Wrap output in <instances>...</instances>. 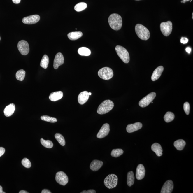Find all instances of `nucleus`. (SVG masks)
<instances>
[{
    "mask_svg": "<svg viewBox=\"0 0 193 193\" xmlns=\"http://www.w3.org/2000/svg\"><path fill=\"white\" fill-rule=\"evenodd\" d=\"M108 23L112 29L115 31H118L121 29L122 26V18L117 14H112L109 17Z\"/></svg>",
    "mask_w": 193,
    "mask_h": 193,
    "instance_id": "obj_1",
    "label": "nucleus"
},
{
    "mask_svg": "<svg viewBox=\"0 0 193 193\" xmlns=\"http://www.w3.org/2000/svg\"><path fill=\"white\" fill-rule=\"evenodd\" d=\"M135 30L138 37L141 40L146 41L149 39L150 36V31L143 25L138 24L135 26Z\"/></svg>",
    "mask_w": 193,
    "mask_h": 193,
    "instance_id": "obj_2",
    "label": "nucleus"
},
{
    "mask_svg": "<svg viewBox=\"0 0 193 193\" xmlns=\"http://www.w3.org/2000/svg\"><path fill=\"white\" fill-rule=\"evenodd\" d=\"M114 104L110 100H106L103 102L98 107L97 112L99 115H103L108 113L113 108Z\"/></svg>",
    "mask_w": 193,
    "mask_h": 193,
    "instance_id": "obj_3",
    "label": "nucleus"
},
{
    "mask_svg": "<svg viewBox=\"0 0 193 193\" xmlns=\"http://www.w3.org/2000/svg\"><path fill=\"white\" fill-rule=\"evenodd\" d=\"M115 50L117 54L123 62L125 63L129 62L130 57L129 52L126 48L121 46L118 45L115 47Z\"/></svg>",
    "mask_w": 193,
    "mask_h": 193,
    "instance_id": "obj_4",
    "label": "nucleus"
},
{
    "mask_svg": "<svg viewBox=\"0 0 193 193\" xmlns=\"http://www.w3.org/2000/svg\"><path fill=\"white\" fill-rule=\"evenodd\" d=\"M117 176L115 174L109 175L104 180V184L109 189H112L116 187L118 183Z\"/></svg>",
    "mask_w": 193,
    "mask_h": 193,
    "instance_id": "obj_5",
    "label": "nucleus"
},
{
    "mask_svg": "<svg viewBox=\"0 0 193 193\" xmlns=\"http://www.w3.org/2000/svg\"><path fill=\"white\" fill-rule=\"evenodd\" d=\"M98 75L104 80H109L113 76V72L110 68L105 67L99 69L98 73Z\"/></svg>",
    "mask_w": 193,
    "mask_h": 193,
    "instance_id": "obj_6",
    "label": "nucleus"
},
{
    "mask_svg": "<svg viewBox=\"0 0 193 193\" xmlns=\"http://www.w3.org/2000/svg\"><path fill=\"white\" fill-rule=\"evenodd\" d=\"M160 28L163 34L168 37L172 32V23L171 22L168 21L161 23L160 25Z\"/></svg>",
    "mask_w": 193,
    "mask_h": 193,
    "instance_id": "obj_7",
    "label": "nucleus"
},
{
    "mask_svg": "<svg viewBox=\"0 0 193 193\" xmlns=\"http://www.w3.org/2000/svg\"><path fill=\"white\" fill-rule=\"evenodd\" d=\"M156 95V93L154 92L149 93L140 101L139 103V106L142 108L147 107L152 102Z\"/></svg>",
    "mask_w": 193,
    "mask_h": 193,
    "instance_id": "obj_8",
    "label": "nucleus"
},
{
    "mask_svg": "<svg viewBox=\"0 0 193 193\" xmlns=\"http://www.w3.org/2000/svg\"><path fill=\"white\" fill-rule=\"evenodd\" d=\"M19 51L22 55H27L29 52V44L27 42L24 40H22L19 42L18 45Z\"/></svg>",
    "mask_w": 193,
    "mask_h": 193,
    "instance_id": "obj_9",
    "label": "nucleus"
},
{
    "mask_svg": "<svg viewBox=\"0 0 193 193\" xmlns=\"http://www.w3.org/2000/svg\"><path fill=\"white\" fill-rule=\"evenodd\" d=\"M56 180L57 183L60 185L65 186L69 182V178L64 172L59 171L57 172L56 174Z\"/></svg>",
    "mask_w": 193,
    "mask_h": 193,
    "instance_id": "obj_10",
    "label": "nucleus"
},
{
    "mask_svg": "<svg viewBox=\"0 0 193 193\" xmlns=\"http://www.w3.org/2000/svg\"><path fill=\"white\" fill-rule=\"evenodd\" d=\"M40 17L39 15H34L24 17L23 19V22L25 24H33L39 21Z\"/></svg>",
    "mask_w": 193,
    "mask_h": 193,
    "instance_id": "obj_11",
    "label": "nucleus"
},
{
    "mask_svg": "<svg viewBox=\"0 0 193 193\" xmlns=\"http://www.w3.org/2000/svg\"><path fill=\"white\" fill-rule=\"evenodd\" d=\"M110 125L108 123H105L101 128L100 130L97 134V137L99 138H102L108 135L110 132Z\"/></svg>",
    "mask_w": 193,
    "mask_h": 193,
    "instance_id": "obj_12",
    "label": "nucleus"
},
{
    "mask_svg": "<svg viewBox=\"0 0 193 193\" xmlns=\"http://www.w3.org/2000/svg\"><path fill=\"white\" fill-rule=\"evenodd\" d=\"M64 58L61 53H57L55 56L53 63V67L55 69H58L60 66L64 63Z\"/></svg>",
    "mask_w": 193,
    "mask_h": 193,
    "instance_id": "obj_13",
    "label": "nucleus"
},
{
    "mask_svg": "<svg viewBox=\"0 0 193 193\" xmlns=\"http://www.w3.org/2000/svg\"><path fill=\"white\" fill-rule=\"evenodd\" d=\"M173 182L169 180L164 183L161 190V193H171L173 189Z\"/></svg>",
    "mask_w": 193,
    "mask_h": 193,
    "instance_id": "obj_14",
    "label": "nucleus"
},
{
    "mask_svg": "<svg viewBox=\"0 0 193 193\" xmlns=\"http://www.w3.org/2000/svg\"><path fill=\"white\" fill-rule=\"evenodd\" d=\"M145 170L143 164H139L137 166L136 171V178L138 180H141L144 178L145 175Z\"/></svg>",
    "mask_w": 193,
    "mask_h": 193,
    "instance_id": "obj_15",
    "label": "nucleus"
},
{
    "mask_svg": "<svg viewBox=\"0 0 193 193\" xmlns=\"http://www.w3.org/2000/svg\"><path fill=\"white\" fill-rule=\"evenodd\" d=\"M142 127V124L141 123L136 122L134 124L128 125L127 126L126 130L127 132L131 133L139 130L141 129Z\"/></svg>",
    "mask_w": 193,
    "mask_h": 193,
    "instance_id": "obj_16",
    "label": "nucleus"
},
{
    "mask_svg": "<svg viewBox=\"0 0 193 193\" xmlns=\"http://www.w3.org/2000/svg\"><path fill=\"white\" fill-rule=\"evenodd\" d=\"M164 70V68L162 66H159L157 68L153 71L151 76V80L153 81H156L160 77Z\"/></svg>",
    "mask_w": 193,
    "mask_h": 193,
    "instance_id": "obj_17",
    "label": "nucleus"
},
{
    "mask_svg": "<svg viewBox=\"0 0 193 193\" xmlns=\"http://www.w3.org/2000/svg\"><path fill=\"white\" fill-rule=\"evenodd\" d=\"M89 92L84 91L80 93L78 97V100L80 104H84L88 100L89 97Z\"/></svg>",
    "mask_w": 193,
    "mask_h": 193,
    "instance_id": "obj_18",
    "label": "nucleus"
},
{
    "mask_svg": "<svg viewBox=\"0 0 193 193\" xmlns=\"http://www.w3.org/2000/svg\"><path fill=\"white\" fill-rule=\"evenodd\" d=\"M103 164V162L98 160H94L90 165V168L93 171H96L101 168Z\"/></svg>",
    "mask_w": 193,
    "mask_h": 193,
    "instance_id": "obj_19",
    "label": "nucleus"
},
{
    "mask_svg": "<svg viewBox=\"0 0 193 193\" xmlns=\"http://www.w3.org/2000/svg\"><path fill=\"white\" fill-rule=\"evenodd\" d=\"M15 104L13 103L10 104L7 106L4 110L5 116L7 117L11 116L15 111Z\"/></svg>",
    "mask_w": 193,
    "mask_h": 193,
    "instance_id": "obj_20",
    "label": "nucleus"
},
{
    "mask_svg": "<svg viewBox=\"0 0 193 193\" xmlns=\"http://www.w3.org/2000/svg\"><path fill=\"white\" fill-rule=\"evenodd\" d=\"M63 96V93L62 92L59 91L55 92L50 93L49 96V99L50 101L55 102L60 100Z\"/></svg>",
    "mask_w": 193,
    "mask_h": 193,
    "instance_id": "obj_21",
    "label": "nucleus"
},
{
    "mask_svg": "<svg viewBox=\"0 0 193 193\" xmlns=\"http://www.w3.org/2000/svg\"><path fill=\"white\" fill-rule=\"evenodd\" d=\"M151 150L156 153L157 156L160 157L162 156L163 150L160 145L157 143H153L151 146Z\"/></svg>",
    "mask_w": 193,
    "mask_h": 193,
    "instance_id": "obj_22",
    "label": "nucleus"
},
{
    "mask_svg": "<svg viewBox=\"0 0 193 193\" xmlns=\"http://www.w3.org/2000/svg\"><path fill=\"white\" fill-rule=\"evenodd\" d=\"M83 36V34L81 31H74L69 33L68 34V37L71 40H77Z\"/></svg>",
    "mask_w": 193,
    "mask_h": 193,
    "instance_id": "obj_23",
    "label": "nucleus"
},
{
    "mask_svg": "<svg viewBox=\"0 0 193 193\" xmlns=\"http://www.w3.org/2000/svg\"><path fill=\"white\" fill-rule=\"evenodd\" d=\"M186 144L185 141L183 140H181V139L176 141L174 143V145L175 148L179 151H181V150H183V149L185 146Z\"/></svg>",
    "mask_w": 193,
    "mask_h": 193,
    "instance_id": "obj_24",
    "label": "nucleus"
},
{
    "mask_svg": "<svg viewBox=\"0 0 193 193\" xmlns=\"http://www.w3.org/2000/svg\"><path fill=\"white\" fill-rule=\"evenodd\" d=\"M79 54L82 56H89L91 54L90 49L85 47H80L78 50Z\"/></svg>",
    "mask_w": 193,
    "mask_h": 193,
    "instance_id": "obj_25",
    "label": "nucleus"
},
{
    "mask_svg": "<svg viewBox=\"0 0 193 193\" xmlns=\"http://www.w3.org/2000/svg\"><path fill=\"white\" fill-rule=\"evenodd\" d=\"M134 176L133 172H128L127 175V184L128 186L131 187L134 184Z\"/></svg>",
    "mask_w": 193,
    "mask_h": 193,
    "instance_id": "obj_26",
    "label": "nucleus"
},
{
    "mask_svg": "<svg viewBox=\"0 0 193 193\" xmlns=\"http://www.w3.org/2000/svg\"><path fill=\"white\" fill-rule=\"evenodd\" d=\"M49 63V57L47 55H44L40 63L41 67L45 69H46L48 67Z\"/></svg>",
    "mask_w": 193,
    "mask_h": 193,
    "instance_id": "obj_27",
    "label": "nucleus"
},
{
    "mask_svg": "<svg viewBox=\"0 0 193 193\" xmlns=\"http://www.w3.org/2000/svg\"><path fill=\"white\" fill-rule=\"evenodd\" d=\"M175 115L173 113L171 112H168L164 115V119L166 122L169 123L174 119Z\"/></svg>",
    "mask_w": 193,
    "mask_h": 193,
    "instance_id": "obj_28",
    "label": "nucleus"
},
{
    "mask_svg": "<svg viewBox=\"0 0 193 193\" xmlns=\"http://www.w3.org/2000/svg\"><path fill=\"white\" fill-rule=\"evenodd\" d=\"M25 75H26L25 71L23 69H20L17 71L16 73V78L19 81H22L24 80Z\"/></svg>",
    "mask_w": 193,
    "mask_h": 193,
    "instance_id": "obj_29",
    "label": "nucleus"
},
{
    "mask_svg": "<svg viewBox=\"0 0 193 193\" xmlns=\"http://www.w3.org/2000/svg\"><path fill=\"white\" fill-rule=\"evenodd\" d=\"M87 7V4L85 3L80 2L77 4L74 7V10L77 12H81L86 9Z\"/></svg>",
    "mask_w": 193,
    "mask_h": 193,
    "instance_id": "obj_30",
    "label": "nucleus"
},
{
    "mask_svg": "<svg viewBox=\"0 0 193 193\" xmlns=\"http://www.w3.org/2000/svg\"><path fill=\"white\" fill-rule=\"evenodd\" d=\"M55 138L61 145L64 146L65 145V140L64 137L62 134L59 133H57L55 134Z\"/></svg>",
    "mask_w": 193,
    "mask_h": 193,
    "instance_id": "obj_31",
    "label": "nucleus"
},
{
    "mask_svg": "<svg viewBox=\"0 0 193 193\" xmlns=\"http://www.w3.org/2000/svg\"><path fill=\"white\" fill-rule=\"evenodd\" d=\"M41 144L46 148H51L53 146V144L51 141L45 140L43 138H41Z\"/></svg>",
    "mask_w": 193,
    "mask_h": 193,
    "instance_id": "obj_32",
    "label": "nucleus"
},
{
    "mask_svg": "<svg viewBox=\"0 0 193 193\" xmlns=\"http://www.w3.org/2000/svg\"><path fill=\"white\" fill-rule=\"evenodd\" d=\"M124 151L122 149H115L112 150L111 153V155L114 157H118L122 155Z\"/></svg>",
    "mask_w": 193,
    "mask_h": 193,
    "instance_id": "obj_33",
    "label": "nucleus"
},
{
    "mask_svg": "<svg viewBox=\"0 0 193 193\" xmlns=\"http://www.w3.org/2000/svg\"><path fill=\"white\" fill-rule=\"evenodd\" d=\"M41 119L43 121L48 122L54 123L57 121V120L56 118L48 116V115H43L41 116Z\"/></svg>",
    "mask_w": 193,
    "mask_h": 193,
    "instance_id": "obj_34",
    "label": "nucleus"
},
{
    "mask_svg": "<svg viewBox=\"0 0 193 193\" xmlns=\"http://www.w3.org/2000/svg\"><path fill=\"white\" fill-rule=\"evenodd\" d=\"M22 164L24 167L27 168H29L31 167V163L29 159L27 158H24L22 161Z\"/></svg>",
    "mask_w": 193,
    "mask_h": 193,
    "instance_id": "obj_35",
    "label": "nucleus"
},
{
    "mask_svg": "<svg viewBox=\"0 0 193 193\" xmlns=\"http://www.w3.org/2000/svg\"><path fill=\"white\" fill-rule=\"evenodd\" d=\"M183 109L187 115H189L190 111V105L189 102H185L183 104Z\"/></svg>",
    "mask_w": 193,
    "mask_h": 193,
    "instance_id": "obj_36",
    "label": "nucleus"
},
{
    "mask_svg": "<svg viewBox=\"0 0 193 193\" xmlns=\"http://www.w3.org/2000/svg\"><path fill=\"white\" fill-rule=\"evenodd\" d=\"M188 41H189V39L186 37H182L181 40H180L181 43L183 44L187 43Z\"/></svg>",
    "mask_w": 193,
    "mask_h": 193,
    "instance_id": "obj_37",
    "label": "nucleus"
},
{
    "mask_svg": "<svg viewBox=\"0 0 193 193\" xmlns=\"http://www.w3.org/2000/svg\"><path fill=\"white\" fill-rule=\"evenodd\" d=\"M96 191L94 190H89L88 191H83L81 193H96Z\"/></svg>",
    "mask_w": 193,
    "mask_h": 193,
    "instance_id": "obj_38",
    "label": "nucleus"
},
{
    "mask_svg": "<svg viewBox=\"0 0 193 193\" xmlns=\"http://www.w3.org/2000/svg\"><path fill=\"white\" fill-rule=\"evenodd\" d=\"M5 152V149L2 147H0V157L3 156Z\"/></svg>",
    "mask_w": 193,
    "mask_h": 193,
    "instance_id": "obj_39",
    "label": "nucleus"
},
{
    "mask_svg": "<svg viewBox=\"0 0 193 193\" xmlns=\"http://www.w3.org/2000/svg\"><path fill=\"white\" fill-rule=\"evenodd\" d=\"M42 193H51L50 190L47 189H44L41 192Z\"/></svg>",
    "mask_w": 193,
    "mask_h": 193,
    "instance_id": "obj_40",
    "label": "nucleus"
},
{
    "mask_svg": "<svg viewBox=\"0 0 193 193\" xmlns=\"http://www.w3.org/2000/svg\"><path fill=\"white\" fill-rule=\"evenodd\" d=\"M12 1L14 3L18 4L20 3L21 0H12Z\"/></svg>",
    "mask_w": 193,
    "mask_h": 193,
    "instance_id": "obj_41",
    "label": "nucleus"
},
{
    "mask_svg": "<svg viewBox=\"0 0 193 193\" xmlns=\"http://www.w3.org/2000/svg\"><path fill=\"white\" fill-rule=\"evenodd\" d=\"M186 50L188 53H190L191 52V49L190 47H188L186 48Z\"/></svg>",
    "mask_w": 193,
    "mask_h": 193,
    "instance_id": "obj_42",
    "label": "nucleus"
},
{
    "mask_svg": "<svg viewBox=\"0 0 193 193\" xmlns=\"http://www.w3.org/2000/svg\"><path fill=\"white\" fill-rule=\"evenodd\" d=\"M5 192L3 191V188L2 187L0 186V193H5Z\"/></svg>",
    "mask_w": 193,
    "mask_h": 193,
    "instance_id": "obj_43",
    "label": "nucleus"
},
{
    "mask_svg": "<svg viewBox=\"0 0 193 193\" xmlns=\"http://www.w3.org/2000/svg\"><path fill=\"white\" fill-rule=\"evenodd\" d=\"M191 0H183V1H181V3H185L187 1H189Z\"/></svg>",
    "mask_w": 193,
    "mask_h": 193,
    "instance_id": "obj_44",
    "label": "nucleus"
},
{
    "mask_svg": "<svg viewBox=\"0 0 193 193\" xmlns=\"http://www.w3.org/2000/svg\"><path fill=\"white\" fill-rule=\"evenodd\" d=\"M19 193H28V192H27L26 191L24 190H22L20 191Z\"/></svg>",
    "mask_w": 193,
    "mask_h": 193,
    "instance_id": "obj_45",
    "label": "nucleus"
},
{
    "mask_svg": "<svg viewBox=\"0 0 193 193\" xmlns=\"http://www.w3.org/2000/svg\"><path fill=\"white\" fill-rule=\"evenodd\" d=\"M89 95H91L92 93L91 92H89Z\"/></svg>",
    "mask_w": 193,
    "mask_h": 193,
    "instance_id": "obj_46",
    "label": "nucleus"
},
{
    "mask_svg": "<svg viewBox=\"0 0 193 193\" xmlns=\"http://www.w3.org/2000/svg\"><path fill=\"white\" fill-rule=\"evenodd\" d=\"M192 19H193V13H192Z\"/></svg>",
    "mask_w": 193,
    "mask_h": 193,
    "instance_id": "obj_47",
    "label": "nucleus"
},
{
    "mask_svg": "<svg viewBox=\"0 0 193 193\" xmlns=\"http://www.w3.org/2000/svg\"><path fill=\"white\" fill-rule=\"evenodd\" d=\"M135 1H141V0H135Z\"/></svg>",
    "mask_w": 193,
    "mask_h": 193,
    "instance_id": "obj_48",
    "label": "nucleus"
},
{
    "mask_svg": "<svg viewBox=\"0 0 193 193\" xmlns=\"http://www.w3.org/2000/svg\"><path fill=\"white\" fill-rule=\"evenodd\" d=\"M1 37H0V41H1Z\"/></svg>",
    "mask_w": 193,
    "mask_h": 193,
    "instance_id": "obj_49",
    "label": "nucleus"
}]
</instances>
